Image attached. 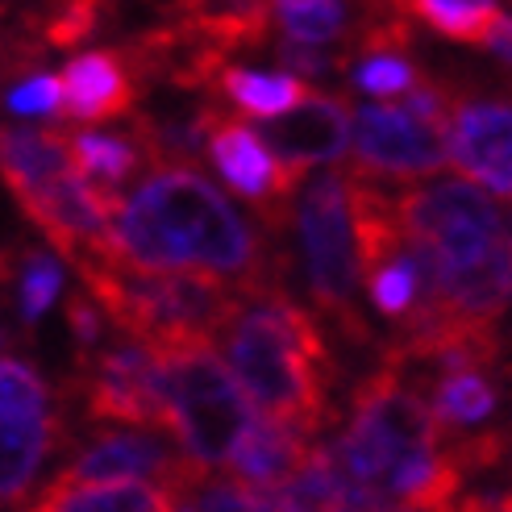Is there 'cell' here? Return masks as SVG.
Masks as SVG:
<instances>
[{
  "label": "cell",
  "instance_id": "cell-1",
  "mask_svg": "<svg viewBox=\"0 0 512 512\" xmlns=\"http://www.w3.org/2000/svg\"><path fill=\"white\" fill-rule=\"evenodd\" d=\"M113 254L142 271L213 275L234 292L275 284L263 238L192 163H163L117 200Z\"/></svg>",
  "mask_w": 512,
  "mask_h": 512
},
{
  "label": "cell",
  "instance_id": "cell-2",
  "mask_svg": "<svg viewBox=\"0 0 512 512\" xmlns=\"http://www.w3.org/2000/svg\"><path fill=\"white\" fill-rule=\"evenodd\" d=\"M329 450L342 508H454L463 496V471L446 454L429 400L392 367L354 388L350 425Z\"/></svg>",
  "mask_w": 512,
  "mask_h": 512
},
{
  "label": "cell",
  "instance_id": "cell-3",
  "mask_svg": "<svg viewBox=\"0 0 512 512\" xmlns=\"http://www.w3.org/2000/svg\"><path fill=\"white\" fill-rule=\"evenodd\" d=\"M213 342H221L225 363L242 383L254 413L284 421L304 438L334 421V408H329L334 354L317 321L279 284L238 292Z\"/></svg>",
  "mask_w": 512,
  "mask_h": 512
},
{
  "label": "cell",
  "instance_id": "cell-4",
  "mask_svg": "<svg viewBox=\"0 0 512 512\" xmlns=\"http://www.w3.org/2000/svg\"><path fill=\"white\" fill-rule=\"evenodd\" d=\"M0 179L63 259L113 254L117 192L80 175L63 134L0 130Z\"/></svg>",
  "mask_w": 512,
  "mask_h": 512
},
{
  "label": "cell",
  "instance_id": "cell-5",
  "mask_svg": "<svg viewBox=\"0 0 512 512\" xmlns=\"http://www.w3.org/2000/svg\"><path fill=\"white\" fill-rule=\"evenodd\" d=\"M167 367V429L200 467H225L229 450L254 421V404L234 379L213 338H188L159 350Z\"/></svg>",
  "mask_w": 512,
  "mask_h": 512
},
{
  "label": "cell",
  "instance_id": "cell-6",
  "mask_svg": "<svg viewBox=\"0 0 512 512\" xmlns=\"http://www.w3.org/2000/svg\"><path fill=\"white\" fill-rule=\"evenodd\" d=\"M296 225L304 246V271L317 309L334 321L350 342H367V321L358 313V250L350 225L346 171H325L296 196Z\"/></svg>",
  "mask_w": 512,
  "mask_h": 512
},
{
  "label": "cell",
  "instance_id": "cell-7",
  "mask_svg": "<svg viewBox=\"0 0 512 512\" xmlns=\"http://www.w3.org/2000/svg\"><path fill=\"white\" fill-rule=\"evenodd\" d=\"M354 175L367 179H425L450 163L446 125L404 105H363L350 117Z\"/></svg>",
  "mask_w": 512,
  "mask_h": 512
},
{
  "label": "cell",
  "instance_id": "cell-8",
  "mask_svg": "<svg viewBox=\"0 0 512 512\" xmlns=\"http://www.w3.org/2000/svg\"><path fill=\"white\" fill-rule=\"evenodd\" d=\"M84 408L96 421L167 429V367L146 342L113 346L88 363Z\"/></svg>",
  "mask_w": 512,
  "mask_h": 512
},
{
  "label": "cell",
  "instance_id": "cell-9",
  "mask_svg": "<svg viewBox=\"0 0 512 512\" xmlns=\"http://www.w3.org/2000/svg\"><path fill=\"white\" fill-rule=\"evenodd\" d=\"M200 125H204V142H209V155L221 167V175L246 200H254V209L267 221L284 225L288 200L300 188V171L279 163L263 134H254L250 125L225 117L217 109H200Z\"/></svg>",
  "mask_w": 512,
  "mask_h": 512
},
{
  "label": "cell",
  "instance_id": "cell-10",
  "mask_svg": "<svg viewBox=\"0 0 512 512\" xmlns=\"http://www.w3.org/2000/svg\"><path fill=\"white\" fill-rule=\"evenodd\" d=\"M446 155L467 179L512 200V100H458L446 117Z\"/></svg>",
  "mask_w": 512,
  "mask_h": 512
},
{
  "label": "cell",
  "instance_id": "cell-11",
  "mask_svg": "<svg viewBox=\"0 0 512 512\" xmlns=\"http://www.w3.org/2000/svg\"><path fill=\"white\" fill-rule=\"evenodd\" d=\"M263 138L271 142L279 163L304 175L309 167L338 163L346 155V146H350V109H346V100L309 92L288 113L267 117Z\"/></svg>",
  "mask_w": 512,
  "mask_h": 512
},
{
  "label": "cell",
  "instance_id": "cell-12",
  "mask_svg": "<svg viewBox=\"0 0 512 512\" xmlns=\"http://www.w3.org/2000/svg\"><path fill=\"white\" fill-rule=\"evenodd\" d=\"M138 105L134 67L121 50H88L75 55L63 71V105L59 113L75 121H113Z\"/></svg>",
  "mask_w": 512,
  "mask_h": 512
},
{
  "label": "cell",
  "instance_id": "cell-13",
  "mask_svg": "<svg viewBox=\"0 0 512 512\" xmlns=\"http://www.w3.org/2000/svg\"><path fill=\"white\" fill-rule=\"evenodd\" d=\"M304 454H309V442H304L300 429L259 413L246 425L242 438L234 442L225 467L234 471V479L250 483V488H284V483L300 471Z\"/></svg>",
  "mask_w": 512,
  "mask_h": 512
},
{
  "label": "cell",
  "instance_id": "cell-14",
  "mask_svg": "<svg viewBox=\"0 0 512 512\" xmlns=\"http://www.w3.org/2000/svg\"><path fill=\"white\" fill-rule=\"evenodd\" d=\"M38 512H167L171 496L167 488L142 479H80L63 471L50 479L30 504Z\"/></svg>",
  "mask_w": 512,
  "mask_h": 512
},
{
  "label": "cell",
  "instance_id": "cell-15",
  "mask_svg": "<svg viewBox=\"0 0 512 512\" xmlns=\"http://www.w3.org/2000/svg\"><path fill=\"white\" fill-rule=\"evenodd\" d=\"M179 458L146 433H100L92 446L75 454L71 475L80 479H138V475H171Z\"/></svg>",
  "mask_w": 512,
  "mask_h": 512
},
{
  "label": "cell",
  "instance_id": "cell-16",
  "mask_svg": "<svg viewBox=\"0 0 512 512\" xmlns=\"http://www.w3.org/2000/svg\"><path fill=\"white\" fill-rule=\"evenodd\" d=\"M59 417H0V500H30L42 458L59 442Z\"/></svg>",
  "mask_w": 512,
  "mask_h": 512
},
{
  "label": "cell",
  "instance_id": "cell-17",
  "mask_svg": "<svg viewBox=\"0 0 512 512\" xmlns=\"http://www.w3.org/2000/svg\"><path fill=\"white\" fill-rule=\"evenodd\" d=\"M483 371L488 367H458V371H446L438 383H433L429 408H433V421H438L442 438L446 433H467V429L483 425L496 413L500 392Z\"/></svg>",
  "mask_w": 512,
  "mask_h": 512
},
{
  "label": "cell",
  "instance_id": "cell-18",
  "mask_svg": "<svg viewBox=\"0 0 512 512\" xmlns=\"http://www.w3.org/2000/svg\"><path fill=\"white\" fill-rule=\"evenodd\" d=\"M383 5L425 21L429 30H438L454 42H479V46L488 42L496 21L504 17L496 0H383Z\"/></svg>",
  "mask_w": 512,
  "mask_h": 512
},
{
  "label": "cell",
  "instance_id": "cell-19",
  "mask_svg": "<svg viewBox=\"0 0 512 512\" xmlns=\"http://www.w3.org/2000/svg\"><path fill=\"white\" fill-rule=\"evenodd\" d=\"M217 88L225 92L229 105H238L242 113L250 117H279L288 113L292 105H300L309 88L296 75H263V71H242L234 63H225L221 75H217Z\"/></svg>",
  "mask_w": 512,
  "mask_h": 512
},
{
  "label": "cell",
  "instance_id": "cell-20",
  "mask_svg": "<svg viewBox=\"0 0 512 512\" xmlns=\"http://www.w3.org/2000/svg\"><path fill=\"white\" fill-rule=\"evenodd\" d=\"M67 146H71L75 171L96 179V184H105V188L130 179L138 167V146L125 142V138H113V134H71Z\"/></svg>",
  "mask_w": 512,
  "mask_h": 512
},
{
  "label": "cell",
  "instance_id": "cell-21",
  "mask_svg": "<svg viewBox=\"0 0 512 512\" xmlns=\"http://www.w3.org/2000/svg\"><path fill=\"white\" fill-rule=\"evenodd\" d=\"M367 288H371L375 309L383 317H392V321H404L408 313L417 309V300H421V275H417L413 254H408V242L392 254V259H383L379 267L367 271Z\"/></svg>",
  "mask_w": 512,
  "mask_h": 512
},
{
  "label": "cell",
  "instance_id": "cell-22",
  "mask_svg": "<svg viewBox=\"0 0 512 512\" xmlns=\"http://www.w3.org/2000/svg\"><path fill=\"white\" fill-rule=\"evenodd\" d=\"M279 25L300 42H329L346 25V0H275Z\"/></svg>",
  "mask_w": 512,
  "mask_h": 512
},
{
  "label": "cell",
  "instance_id": "cell-23",
  "mask_svg": "<svg viewBox=\"0 0 512 512\" xmlns=\"http://www.w3.org/2000/svg\"><path fill=\"white\" fill-rule=\"evenodd\" d=\"M100 25V0H55L38 17V38L46 46H75L96 34Z\"/></svg>",
  "mask_w": 512,
  "mask_h": 512
},
{
  "label": "cell",
  "instance_id": "cell-24",
  "mask_svg": "<svg viewBox=\"0 0 512 512\" xmlns=\"http://www.w3.org/2000/svg\"><path fill=\"white\" fill-rule=\"evenodd\" d=\"M46 404L50 396L42 375L17 358H0V417H38Z\"/></svg>",
  "mask_w": 512,
  "mask_h": 512
},
{
  "label": "cell",
  "instance_id": "cell-25",
  "mask_svg": "<svg viewBox=\"0 0 512 512\" xmlns=\"http://www.w3.org/2000/svg\"><path fill=\"white\" fill-rule=\"evenodd\" d=\"M59 288H63L59 263L46 259V254H25V263H21V317L38 321L50 304H55Z\"/></svg>",
  "mask_w": 512,
  "mask_h": 512
},
{
  "label": "cell",
  "instance_id": "cell-26",
  "mask_svg": "<svg viewBox=\"0 0 512 512\" xmlns=\"http://www.w3.org/2000/svg\"><path fill=\"white\" fill-rule=\"evenodd\" d=\"M354 84L367 96H400L417 84V71L404 63V55H367L354 71Z\"/></svg>",
  "mask_w": 512,
  "mask_h": 512
},
{
  "label": "cell",
  "instance_id": "cell-27",
  "mask_svg": "<svg viewBox=\"0 0 512 512\" xmlns=\"http://www.w3.org/2000/svg\"><path fill=\"white\" fill-rule=\"evenodd\" d=\"M59 105H63V80H55V75H34L30 84L9 92L13 113H59Z\"/></svg>",
  "mask_w": 512,
  "mask_h": 512
},
{
  "label": "cell",
  "instance_id": "cell-28",
  "mask_svg": "<svg viewBox=\"0 0 512 512\" xmlns=\"http://www.w3.org/2000/svg\"><path fill=\"white\" fill-rule=\"evenodd\" d=\"M279 63H284L288 71H304V75H321V71H334L346 63V55H325V50H317V42H284L279 46Z\"/></svg>",
  "mask_w": 512,
  "mask_h": 512
},
{
  "label": "cell",
  "instance_id": "cell-29",
  "mask_svg": "<svg viewBox=\"0 0 512 512\" xmlns=\"http://www.w3.org/2000/svg\"><path fill=\"white\" fill-rule=\"evenodd\" d=\"M67 325H71V334L80 338V346H96V342H100V313H96L92 300L75 296V300L67 304Z\"/></svg>",
  "mask_w": 512,
  "mask_h": 512
},
{
  "label": "cell",
  "instance_id": "cell-30",
  "mask_svg": "<svg viewBox=\"0 0 512 512\" xmlns=\"http://www.w3.org/2000/svg\"><path fill=\"white\" fill-rule=\"evenodd\" d=\"M504 508H512V488H508V500H504Z\"/></svg>",
  "mask_w": 512,
  "mask_h": 512
},
{
  "label": "cell",
  "instance_id": "cell-31",
  "mask_svg": "<svg viewBox=\"0 0 512 512\" xmlns=\"http://www.w3.org/2000/svg\"><path fill=\"white\" fill-rule=\"evenodd\" d=\"M0 342H5V338H0Z\"/></svg>",
  "mask_w": 512,
  "mask_h": 512
}]
</instances>
